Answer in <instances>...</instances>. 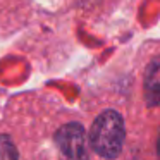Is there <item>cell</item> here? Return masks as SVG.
Listing matches in <instances>:
<instances>
[{"label":"cell","mask_w":160,"mask_h":160,"mask_svg":"<svg viewBox=\"0 0 160 160\" xmlns=\"http://www.w3.org/2000/svg\"><path fill=\"white\" fill-rule=\"evenodd\" d=\"M145 102L148 107L160 105V57L150 60L145 71Z\"/></svg>","instance_id":"3957f363"},{"label":"cell","mask_w":160,"mask_h":160,"mask_svg":"<svg viewBox=\"0 0 160 160\" xmlns=\"http://www.w3.org/2000/svg\"><path fill=\"white\" fill-rule=\"evenodd\" d=\"M124 138V119L115 110H105L100 114L90 131L91 148L103 158H115L122 152Z\"/></svg>","instance_id":"6da1fadb"},{"label":"cell","mask_w":160,"mask_h":160,"mask_svg":"<svg viewBox=\"0 0 160 160\" xmlns=\"http://www.w3.org/2000/svg\"><path fill=\"white\" fill-rule=\"evenodd\" d=\"M55 141L64 160H88V138L84 128L78 122H71L60 128Z\"/></svg>","instance_id":"7a4b0ae2"},{"label":"cell","mask_w":160,"mask_h":160,"mask_svg":"<svg viewBox=\"0 0 160 160\" xmlns=\"http://www.w3.org/2000/svg\"><path fill=\"white\" fill-rule=\"evenodd\" d=\"M0 160H19L18 150L9 136H0Z\"/></svg>","instance_id":"277c9868"}]
</instances>
